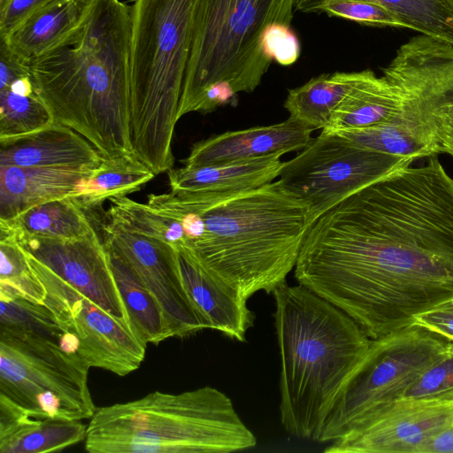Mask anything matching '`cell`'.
<instances>
[{
    "instance_id": "15",
    "label": "cell",
    "mask_w": 453,
    "mask_h": 453,
    "mask_svg": "<svg viewBox=\"0 0 453 453\" xmlns=\"http://www.w3.org/2000/svg\"><path fill=\"white\" fill-rule=\"evenodd\" d=\"M85 295L104 311L128 324L129 318L97 232L86 237L57 239L0 232Z\"/></svg>"
},
{
    "instance_id": "22",
    "label": "cell",
    "mask_w": 453,
    "mask_h": 453,
    "mask_svg": "<svg viewBox=\"0 0 453 453\" xmlns=\"http://www.w3.org/2000/svg\"><path fill=\"white\" fill-rule=\"evenodd\" d=\"M283 153L243 161L170 169L171 190L182 192H227L256 188L279 177Z\"/></svg>"
},
{
    "instance_id": "36",
    "label": "cell",
    "mask_w": 453,
    "mask_h": 453,
    "mask_svg": "<svg viewBox=\"0 0 453 453\" xmlns=\"http://www.w3.org/2000/svg\"><path fill=\"white\" fill-rule=\"evenodd\" d=\"M53 0H12L0 11V40L5 39L27 17Z\"/></svg>"
},
{
    "instance_id": "35",
    "label": "cell",
    "mask_w": 453,
    "mask_h": 453,
    "mask_svg": "<svg viewBox=\"0 0 453 453\" xmlns=\"http://www.w3.org/2000/svg\"><path fill=\"white\" fill-rule=\"evenodd\" d=\"M265 46L271 58L281 65L294 64L301 53L299 40L291 27H273L266 34Z\"/></svg>"
},
{
    "instance_id": "11",
    "label": "cell",
    "mask_w": 453,
    "mask_h": 453,
    "mask_svg": "<svg viewBox=\"0 0 453 453\" xmlns=\"http://www.w3.org/2000/svg\"><path fill=\"white\" fill-rule=\"evenodd\" d=\"M413 159L366 149L338 134L320 133L292 159L279 180L306 207L310 226L341 202Z\"/></svg>"
},
{
    "instance_id": "32",
    "label": "cell",
    "mask_w": 453,
    "mask_h": 453,
    "mask_svg": "<svg viewBox=\"0 0 453 453\" xmlns=\"http://www.w3.org/2000/svg\"><path fill=\"white\" fill-rule=\"evenodd\" d=\"M0 290L43 304L45 289L32 271L25 251L11 236H0Z\"/></svg>"
},
{
    "instance_id": "23",
    "label": "cell",
    "mask_w": 453,
    "mask_h": 453,
    "mask_svg": "<svg viewBox=\"0 0 453 453\" xmlns=\"http://www.w3.org/2000/svg\"><path fill=\"white\" fill-rule=\"evenodd\" d=\"M401 106L402 96L398 88L372 72L334 110L322 133L336 134L390 123Z\"/></svg>"
},
{
    "instance_id": "41",
    "label": "cell",
    "mask_w": 453,
    "mask_h": 453,
    "mask_svg": "<svg viewBox=\"0 0 453 453\" xmlns=\"http://www.w3.org/2000/svg\"><path fill=\"white\" fill-rule=\"evenodd\" d=\"M8 88L20 96H30L35 93L29 75L18 78Z\"/></svg>"
},
{
    "instance_id": "5",
    "label": "cell",
    "mask_w": 453,
    "mask_h": 453,
    "mask_svg": "<svg viewBox=\"0 0 453 453\" xmlns=\"http://www.w3.org/2000/svg\"><path fill=\"white\" fill-rule=\"evenodd\" d=\"M197 0L131 5L130 135L134 156L157 175L172 169V141L189 58Z\"/></svg>"
},
{
    "instance_id": "1",
    "label": "cell",
    "mask_w": 453,
    "mask_h": 453,
    "mask_svg": "<svg viewBox=\"0 0 453 453\" xmlns=\"http://www.w3.org/2000/svg\"><path fill=\"white\" fill-rule=\"evenodd\" d=\"M295 277L370 339L453 298V179L436 156L393 172L317 219Z\"/></svg>"
},
{
    "instance_id": "8",
    "label": "cell",
    "mask_w": 453,
    "mask_h": 453,
    "mask_svg": "<svg viewBox=\"0 0 453 453\" xmlns=\"http://www.w3.org/2000/svg\"><path fill=\"white\" fill-rule=\"evenodd\" d=\"M383 73L401 93L397 116L385 125L336 134L361 147L413 160L441 152L437 114L453 100V45L415 36L398 49Z\"/></svg>"
},
{
    "instance_id": "33",
    "label": "cell",
    "mask_w": 453,
    "mask_h": 453,
    "mask_svg": "<svg viewBox=\"0 0 453 453\" xmlns=\"http://www.w3.org/2000/svg\"><path fill=\"white\" fill-rule=\"evenodd\" d=\"M403 398L453 401V342L410 387Z\"/></svg>"
},
{
    "instance_id": "6",
    "label": "cell",
    "mask_w": 453,
    "mask_h": 453,
    "mask_svg": "<svg viewBox=\"0 0 453 453\" xmlns=\"http://www.w3.org/2000/svg\"><path fill=\"white\" fill-rule=\"evenodd\" d=\"M84 441L89 453H228L257 438L232 400L206 386L97 408Z\"/></svg>"
},
{
    "instance_id": "26",
    "label": "cell",
    "mask_w": 453,
    "mask_h": 453,
    "mask_svg": "<svg viewBox=\"0 0 453 453\" xmlns=\"http://www.w3.org/2000/svg\"><path fill=\"white\" fill-rule=\"evenodd\" d=\"M155 175L134 154L104 158L79 181L70 197L85 211L91 210L106 199L141 189Z\"/></svg>"
},
{
    "instance_id": "2",
    "label": "cell",
    "mask_w": 453,
    "mask_h": 453,
    "mask_svg": "<svg viewBox=\"0 0 453 453\" xmlns=\"http://www.w3.org/2000/svg\"><path fill=\"white\" fill-rule=\"evenodd\" d=\"M131 6L93 0L82 23L31 60L35 94L104 158L134 154L130 135Z\"/></svg>"
},
{
    "instance_id": "29",
    "label": "cell",
    "mask_w": 453,
    "mask_h": 453,
    "mask_svg": "<svg viewBox=\"0 0 453 453\" xmlns=\"http://www.w3.org/2000/svg\"><path fill=\"white\" fill-rule=\"evenodd\" d=\"M107 220L124 229L156 238L175 248L186 245L187 239L180 223L163 214L148 203H138L126 196L109 199Z\"/></svg>"
},
{
    "instance_id": "17",
    "label": "cell",
    "mask_w": 453,
    "mask_h": 453,
    "mask_svg": "<svg viewBox=\"0 0 453 453\" xmlns=\"http://www.w3.org/2000/svg\"><path fill=\"white\" fill-rule=\"evenodd\" d=\"M176 249L184 288L208 328L244 342L254 320L248 299L204 267L186 245Z\"/></svg>"
},
{
    "instance_id": "9",
    "label": "cell",
    "mask_w": 453,
    "mask_h": 453,
    "mask_svg": "<svg viewBox=\"0 0 453 453\" xmlns=\"http://www.w3.org/2000/svg\"><path fill=\"white\" fill-rule=\"evenodd\" d=\"M451 342L415 323L377 339L344 382L325 417L319 441L332 442L410 387Z\"/></svg>"
},
{
    "instance_id": "25",
    "label": "cell",
    "mask_w": 453,
    "mask_h": 453,
    "mask_svg": "<svg viewBox=\"0 0 453 453\" xmlns=\"http://www.w3.org/2000/svg\"><path fill=\"white\" fill-rule=\"evenodd\" d=\"M105 250L131 327L136 336L145 345L158 344L172 337L161 306L138 274L115 251L108 248Z\"/></svg>"
},
{
    "instance_id": "10",
    "label": "cell",
    "mask_w": 453,
    "mask_h": 453,
    "mask_svg": "<svg viewBox=\"0 0 453 453\" xmlns=\"http://www.w3.org/2000/svg\"><path fill=\"white\" fill-rule=\"evenodd\" d=\"M90 367L52 339L0 328V394L36 418H91Z\"/></svg>"
},
{
    "instance_id": "18",
    "label": "cell",
    "mask_w": 453,
    "mask_h": 453,
    "mask_svg": "<svg viewBox=\"0 0 453 453\" xmlns=\"http://www.w3.org/2000/svg\"><path fill=\"white\" fill-rule=\"evenodd\" d=\"M104 159L86 138L56 121L31 134L0 142V165L90 173Z\"/></svg>"
},
{
    "instance_id": "7",
    "label": "cell",
    "mask_w": 453,
    "mask_h": 453,
    "mask_svg": "<svg viewBox=\"0 0 453 453\" xmlns=\"http://www.w3.org/2000/svg\"><path fill=\"white\" fill-rule=\"evenodd\" d=\"M296 0H197L179 108L211 112L253 92L273 59L265 46L276 25L291 27Z\"/></svg>"
},
{
    "instance_id": "42",
    "label": "cell",
    "mask_w": 453,
    "mask_h": 453,
    "mask_svg": "<svg viewBox=\"0 0 453 453\" xmlns=\"http://www.w3.org/2000/svg\"><path fill=\"white\" fill-rule=\"evenodd\" d=\"M12 0H0V11H3Z\"/></svg>"
},
{
    "instance_id": "40",
    "label": "cell",
    "mask_w": 453,
    "mask_h": 453,
    "mask_svg": "<svg viewBox=\"0 0 453 453\" xmlns=\"http://www.w3.org/2000/svg\"><path fill=\"white\" fill-rule=\"evenodd\" d=\"M420 453H453V426L432 437L423 446Z\"/></svg>"
},
{
    "instance_id": "16",
    "label": "cell",
    "mask_w": 453,
    "mask_h": 453,
    "mask_svg": "<svg viewBox=\"0 0 453 453\" xmlns=\"http://www.w3.org/2000/svg\"><path fill=\"white\" fill-rule=\"evenodd\" d=\"M312 131L288 118L270 126L226 132L195 143L182 163L188 167L204 166L301 150L312 139Z\"/></svg>"
},
{
    "instance_id": "30",
    "label": "cell",
    "mask_w": 453,
    "mask_h": 453,
    "mask_svg": "<svg viewBox=\"0 0 453 453\" xmlns=\"http://www.w3.org/2000/svg\"><path fill=\"white\" fill-rule=\"evenodd\" d=\"M0 306L1 328L39 334L60 342L67 350L76 352L73 341L44 304L0 290Z\"/></svg>"
},
{
    "instance_id": "37",
    "label": "cell",
    "mask_w": 453,
    "mask_h": 453,
    "mask_svg": "<svg viewBox=\"0 0 453 453\" xmlns=\"http://www.w3.org/2000/svg\"><path fill=\"white\" fill-rule=\"evenodd\" d=\"M413 323L453 342V298L417 315Z\"/></svg>"
},
{
    "instance_id": "28",
    "label": "cell",
    "mask_w": 453,
    "mask_h": 453,
    "mask_svg": "<svg viewBox=\"0 0 453 453\" xmlns=\"http://www.w3.org/2000/svg\"><path fill=\"white\" fill-rule=\"evenodd\" d=\"M331 1H363L378 4L401 23L422 35L453 45V0H296L295 11L314 13Z\"/></svg>"
},
{
    "instance_id": "13",
    "label": "cell",
    "mask_w": 453,
    "mask_h": 453,
    "mask_svg": "<svg viewBox=\"0 0 453 453\" xmlns=\"http://www.w3.org/2000/svg\"><path fill=\"white\" fill-rule=\"evenodd\" d=\"M102 232L104 247L121 257L157 300L172 337L183 338L208 328L184 288L174 246L108 220Z\"/></svg>"
},
{
    "instance_id": "12",
    "label": "cell",
    "mask_w": 453,
    "mask_h": 453,
    "mask_svg": "<svg viewBox=\"0 0 453 453\" xmlns=\"http://www.w3.org/2000/svg\"><path fill=\"white\" fill-rule=\"evenodd\" d=\"M28 264L44 287L43 304L72 338L76 352L89 366L119 376L137 370L146 347L132 327L112 317L45 265L25 252Z\"/></svg>"
},
{
    "instance_id": "38",
    "label": "cell",
    "mask_w": 453,
    "mask_h": 453,
    "mask_svg": "<svg viewBox=\"0 0 453 453\" xmlns=\"http://www.w3.org/2000/svg\"><path fill=\"white\" fill-rule=\"evenodd\" d=\"M437 134L441 151L453 157V100L444 104L437 114Z\"/></svg>"
},
{
    "instance_id": "21",
    "label": "cell",
    "mask_w": 453,
    "mask_h": 453,
    "mask_svg": "<svg viewBox=\"0 0 453 453\" xmlns=\"http://www.w3.org/2000/svg\"><path fill=\"white\" fill-rule=\"evenodd\" d=\"M90 173L0 165V219H11L35 205L70 197L79 181Z\"/></svg>"
},
{
    "instance_id": "34",
    "label": "cell",
    "mask_w": 453,
    "mask_h": 453,
    "mask_svg": "<svg viewBox=\"0 0 453 453\" xmlns=\"http://www.w3.org/2000/svg\"><path fill=\"white\" fill-rule=\"evenodd\" d=\"M314 13H325L367 26L401 27L400 21L383 6L363 1H331L318 6Z\"/></svg>"
},
{
    "instance_id": "19",
    "label": "cell",
    "mask_w": 453,
    "mask_h": 453,
    "mask_svg": "<svg viewBox=\"0 0 453 453\" xmlns=\"http://www.w3.org/2000/svg\"><path fill=\"white\" fill-rule=\"evenodd\" d=\"M81 420L36 418L0 394V452L50 453L85 440Z\"/></svg>"
},
{
    "instance_id": "39",
    "label": "cell",
    "mask_w": 453,
    "mask_h": 453,
    "mask_svg": "<svg viewBox=\"0 0 453 453\" xmlns=\"http://www.w3.org/2000/svg\"><path fill=\"white\" fill-rule=\"evenodd\" d=\"M0 90L8 88L11 84L22 76L28 75L27 67L12 58L6 49L0 45Z\"/></svg>"
},
{
    "instance_id": "14",
    "label": "cell",
    "mask_w": 453,
    "mask_h": 453,
    "mask_svg": "<svg viewBox=\"0 0 453 453\" xmlns=\"http://www.w3.org/2000/svg\"><path fill=\"white\" fill-rule=\"evenodd\" d=\"M453 426V401L396 400L330 442L327 453H420L436 434Z\"/></svg>"
},
{
    "instance_id": "20",
    "label": "cell",
    "mask_w": 453,
    "mask_h": 453,
    "mask_svg": "<svg viewBox=\"0 0 453 453\" xmlns=\"http://www.w3.org/2000/svg\"><path fill=\"white\" fill-rule=\"evenodd\" d=\"M93 0H53L21 22L1 44L20 65L49 50L88 15Z\"/></svg>"
},
{
    "instance_id": "4",
    "label": "cell",
    "mask_w": 453,
    "mask_h": 453,
    "mask_svg": "<svg viewBox=\"0 0 453 453\" xmlns=\"http://www.w3.org/2000/svg\"><path fill=\"white\" fill-rule=\"evenodd\" d=\"M273 295L280 420L290 434L319 441L328 409L372 339L346 313L303 285L285 282Z\"/></svg>"
},
{
    "instance_id": "27",
    "label": "cell",
    "mask_w": 453,
    "mask_h": 453,
    "mask_svg": "<svg viewBox=\"0 0 453 453\" xmlns=\"http://www.w3.org/2000/svg\"><path fill=\"white\" fill-rule=\"evenodd\" d=\"M0 232L75 239L96 231L85 210L71 197H65L35 205L11 219H0Z\"/></svg>"
},
{
    "instance_id": "31",
    "label": "cell",
    "mask_w": 453,
    "mask_h": 453,
    "mask_svg": "<svg viewBox=\"0 0 453 453\" xmlns=\"http://www.w3.org/2000/svg\"><path fill=\"white\" fill-rule=\"evenodd\" d=\"M55 122L48 106L35 93L20 96L0 90V142L35 133Z\"/></svg>"
},
{
    "instance_id": "24",
    "label": "cell",
    "mask_w": 453,
    "mask_h": 453,
    "mask_svg": "<svg viewBox=\"0 0 453 453\" xmlns=\"http://www.w3.org/2000/svg\"><path fill=\"white\" fill-rule=\"evenodd\" d=\"M372 72H335L313 77L303 85L288 90L284 107L290 119L313 130L323 129L334 110Z\"/></svg>"
},
{
    "instance_id": "3",
    "label": "cell",
    "mask_w": 453,
    "mask_h": 453,
    "mask_svg": "<svg viewBox=\"0 0 453 453\" xmlns=\"http://www.w3.org/2000/svg\"><path fill=\"white\" fill-rule=\"evenodd\" d=\"M170 193L198 215L186 246L209 271L247 299L286 282L310 222L305 205L279 180L242 191Z\"/></svg>"
}]
</instances>
